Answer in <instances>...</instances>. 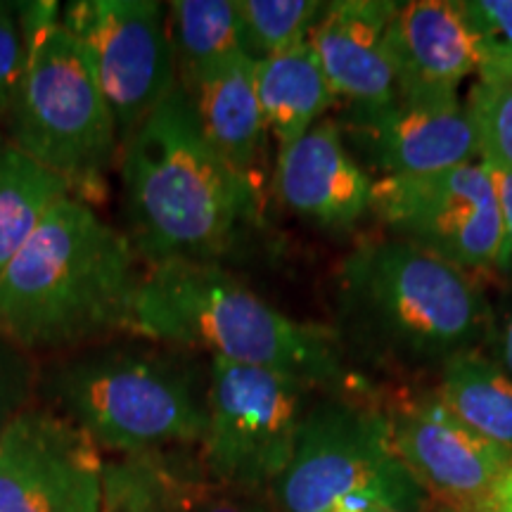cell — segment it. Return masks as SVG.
<instances>
[{"instance_id": "7402d4cb", "label": "cell", "mask_w": 512, "mask_h": 512, "mask_svg": "<svg viewBox=\"0 0 512 512\" xmlns=\"http://www.w3.org/2000/svg\"><path fill=\"white\" fill-rule=\"evenodd\" d=\"M169 34L178 81L245 55L235 0H174Z\"/></svg>"}, {"instance_id": "44dd1931", "label": "cell", "mask_w": 512, "mask_h": 512, "mask_svg": "<svg viewBox=\"0 0 512 512\" xmlns=\"http://www.w3.org/2000/svg\"><path fill=\"white\" fill-rule=\"evenodd\" d=\"M72 188L36 159L0 138V273L22 252L50 209Z\"/></svg>"}, {"instance_id": "7a4b0ae2", "label": "cell", "mask_w": 512, "mask_h": 512, "mask_svg": "<svg viewBox=\"0 0 512 512\" xmlns=\"http://www.w3.org/2000/svg\"><path fill=\"white\" fill-rule=\"evenodd\" d=\"M126 238L143 264H219L261 219L264 192L202 138L178 86L119 150Z\"/></svg>"}, {"instance_id": "d6a6232c", "label": "cell", "mask_w": 512, "mask_h": 512, "mask_svg": "<svg viewBox=\"0 0 512 512\" xmlns=\"http://www.w3.org/2000/svg\"><path fill=\"white\" fill-rule=\"evenodd\" d=\"M498 512H512V475L505 479L501 496H498Z\"/></svg>"}, {"instance_id": "8992f818", "label": "cell", "mask_w": 512, "mask_h": 512, "mask_svg": "<svg viewBox=\"0 0 512 512\" xmlns=\"http://www.w3.org/2000/svg\"><path fill=\"white\" fill-rule=\"evenodd\" d=\"M57 3H17L24 60L8 112V140L72 188L76 200L107 197V174L119 162L112 110L81 43Z\"/></svg>"}, {"instance_id": "4dcf8cb0", "label": "cell", "mask_w": 512, "mask_h": 512, "mask_svg": "<svg viewBox=\"0 0 512 512\" xmlns=\"http://www.w3.org/2000/svg\"><path fill=\"white\" fill-rule=\"evenodd\" d=\"M496 337V361L512 375V309L501 318V323H494Z\"/></svg>"}, {"instance_id": "4fadbf2b", "label": "cell", "mask_w": 512, "mask_h": 512, "mask_svg": "<svg viewBox=\"0 0 512 512\" xmlns=\"http://www.w3.org/2000/svg\"><path fill=\"white\" fill-rule=\"evenodd\" d=\"M339 131L351 155L380 178L437 174L479 157L475 128L458 95L399 93L373 112H347Z\"/></svg>"}, {"instance_id": "484cf974", "label": "cell", "mask_w": 512, "mask_h": 512, "mask_svg": "<svg viewBox=\"0 0 512 512\" xmlns=\"http://www.w3.org/2000/svg\"><path fill=\"white\" fill-rule=\"evenodd\" d=\"M38 363L0 332V415H15L34 403Z\"/></svg>"}, {"instance_id": "83f0119b", "label": "cell", "mask_w": 512, "mask_h": 512, "mask_svg": "<svg viewBox=\"0 0 512 512\" xmlns=\"http://www.w3.org/2000/svg\"><path fill=\"white\" fill-rule=\"evenodd\" d=\"M460 12L479 46L512 48V0H465Z\"/></svg>"}, {"instance_id": "277c9868", "label": "cell", "mask_w": 512, "mask_h": 512, "mask_svg": "<svg viewBox=\"0 0 512 512\" xmlns=\"http://www.w3.org/2000/svg\"><path fill=\"white\" fill-rule=\"evenodd\" d=\"M43 406L114 456L197 448L207 427L209 361L128 335L38 368Z\"/></svg>"}, {"instance_id": "603a6c76", "label": "cell", "mask_w": 512, "mask_h": 512, "mask_svg": "<svg viewBox=\"0 0 512 512\" xmlns=\"http://www.w3.org/2000/svg\"><path fill=\"white\" fill-rule=\"evenodd\" d=\"M240 15L242 53L264 62L309 38L323 10L318 0H235Z\"/></svg>"}, {"instance_id": "6da1fadb", "label": "cell", "mask_w": 512, "mask_h": 512, "mask_svg": "<svg viewBox=\"0 0 512 512\" xmlns=\"http://www.w3.org/2000/svg\"><path fill=\"white\" fill-rule=\"evenodd\" d=\"M145 271L124 230L64 197L0 273V332L34 361L133 335Z\"/></svg>"}, {"instance_id": "2e32d148", "label": "cell", "mask_w": 512, "mask_h": 512, "mask_svg": "<svg viewBox=\"0 0 512 512\" xmlns=\"http://www.w3.org/2000/svg\"><path fill=\"white\" fill-rule=\"evenodd\" d=\"M389 50L403 95H458L460 83L479 72L482 55L460 3L451 0L399 3Z\"/></svg>"}, {"instance_id": "f546056e", "label": "cell", "mask_w": 512, "mask_h": 512, "mask_svg": "<svg viewBox=\"0 0 512 512\" xmlns=\"http://www.w3.org/2000/svg\"><path fill=\"white\" fill-rule=\"evenodd\" d=\"M479 72L477 79L512 81V48L479 46Z\"/></svg>"}, {"instance_id": "1f68e13d", "label": "cell", "mask_w": 512, "mask_h": 512, "mask_svg": "<svg viewBox=\"0 0 512 512\" xmlns=\"http://www.w3.org/2000/svg\"><path fill=\"white\" fill-rule=\"evenodd\" d=\"M328 512H401V510H396L394 505L382 501V498L356 494V496L344 498V501H339L335 508H330Z\"/></svg>"}, {"instance_id": "30bf717a", "label": "cell", "mask_w": 512, "mask_h": 512, "mask_svg": "<svg viewBox=\"0 0 512 512\" xmlns=\"http://www.w3.org/2000/svg\"><path fill=\"white\" fill-rule=\"evenodd\" d=\"M91 60L119 147L176 88L169 5L157 0H74L60 12Z\"/></svg>"}, {"instance_id": "f1b7e54d", "label": "cell", "mask_w": 512, "mask_h": 512, "mask_svg": "<svg viewBox=\"0 0 512 512\" xmlns=\"http://www.w3.org/2000/svg\"><path fill=\"white\" fill-rule=\"evenodd\" d=\"M491 174H494L503 216V245L501 254H498L496 273H501L508 280H512V174L494 169H491Z\"/></svg>"}, {"instance_id": "9c48e42d", "label": "cell", "mask_w": 512, "mask_h": 512, "mask_svg": "<svg viewBox=\"0 0 512 512\" xmlns=\"http://www.w3.org/2000/svg\"><path fill=\"white\" fill-rule=\"evenodd\" d=\"M373 211L396 240L470 275L496 271L503 216L494 174L484 162L427 176L380 178Z\"/></svg>"}, {"instance_id": "8fae6325", "label": "cell", "mask_w": 512, "mask_h": 512, "mask_svg": "<svg viewBox=\"0 0 512 512\" xmlns=\"http://www.w3.org/2000/svg\"><path fill=\"white\" fill-rule=\"evenodd\" d=\"M102 467L91 434L29 403L0 437V512H100Z\"/></svg>"}, {"instance_id": "d6986e66", "label": "cell", "mask_w": 512, "mask_h": 512, "mask_svg": "<svg viewBox=\"0 0 512 512\" xmlns=\"http://www.w3.org/2000/svg\"><path fill=\"white\" fill-rule=\"evenodd\" d=\"M197 470L190 448L112 456L102 467L100 512H188Z\"/></svg>"}, {"instance_id": "5bb4252c", "label": "cell", "mask_w": 512, "mask_h": 512, "mask_svg": "<svg viewBox=\"0 0 512 512\" xmlns=\"http://www.w3.org/2000/svg\"><path fill=\"white\" fill-rule=\"evenodd\" d=\"M273 185L287 211L320 230L344 233L373 211V176L332 119H320L278 152Z\"/></svg>"}, {"instance_id": "e0dca14e", "label": "cell", "mask_w": 512, "mask_h": 512, "mask_svg": "<svg viewBox=\"0 0 512 512\" xmlns=\"http://www.w3.org/2000/svg\"><path fill=\"white\" fill-rule=\"evenodd\" d=\"M178 86L211 150L264 192L271 133L256 95V62L240 55L209 72L181 79Z\"/></svg>"}, {"instance_id": "4316f807", "label": "cell", "mask_w": 512, "mask_h": 512, "mask_svg": "<svg viewBox=\"0 0 512 512\" xmlns=\"http://www.w3.org/2000/svg\"><path fill=\"white\" fill-rule=\"evenodd\" d=\"M24 60V36L17 3L0 0V121L8 119Z\"/></svg>"}, {"instance_id": "d4e9b609", "label": "cell", "mask_w": 512, "mask_h": 512, "mask_svg": "<svg viewBox=\"0 0 512 512\" xmlns=\"http://www.w3.org/2000/svg\"><path fill=\"white\" fill-rule=\"evenodd\" d=\"M188 512H280L271 489H249L214 482L202 465L190 484Z\"/></svg>"}, {"instance_id": "836d02e7", "label": "cell", "mask_w": 512, "mask_h": 512, "mask_svg": "<svg viewBox=\"0 0 512 512\" xmlns=\"http://www.w3.org/2000/svg\"><path fill=\"white\" fill-rule=\"evenodd\" d=\"M10 418H12V415H0V437H3V432H5V427H8Z\"/></svg>"}, {"instance_id": "7c38bea8", "label": "cell", "mask_w": 512, "mask_h": 512, "mask_svg": "<svg viewBox=\"0 0 512 512\" xmlns=\"http://www.w3.org/2000/svg\"><path fill=\"white\" fill-rule=\"evenodd\" d=\"M401 463L430 503L456 512H498L512 475V453L465 425L437 392L396 403L387 411Z\"/></svg>"}, {"instance_id": "9a60e30c", "label": "cell", "mask_w": 512, "mask_h": 512, "mask_svg": "<svg viewBox=\"0 0 512 512\" xmlns=\"http://www.w3.org/2000/svg\"><path fill=\"white\" fill-rule=\"evenodd\" d=\"M396 10L394 0H335L323 5L309 31L332 93L347 102V112H373L399 93L389 50Z\"/></svg>"}, {"instance_id": "3957f363", "label": "cell", "mask_w": 512, "mask_h": 512, "mask_svg": "<svg viewBox=\"0 0 512 512\" xmlns=\"http://www.w3.org/2000/svg\"><path fill=\"white\" fill-rule=\"evenodd\" d=\"M347 347L396 373L441 370L494 335V311L470 273L396 238L356 247L337 275Z\"/></svg>"}, {"instance_id": "ba28073f", "label": "cell", "mask_w": 512, "mask_h": 512, "mask_svg": "<svg viewBox=\"0 0 512 512\" xmlns=\"http://www.w3.org/2000/svg\"><path fill=\"white\" fill-rule=\"evenodd\" d=\"M311 384L275 370L209 358L207 427L197 446L214 482L271 489L290 465Z\"/></svg>"}, {"instance_id": "ffe728a7", "label": "cell", "mask_w": 512, "mask_h": 512, "mask_svg": "<svg viewBox=\"0 0 512 512\" xmlns=\"http://www.w3.org/2000/svg\"><path fill=\"white\" fill-rule=\"evenodd\" d=\"M437 394L470 430L512 453V375L501 363L479 351L451 358Z\"/></svg>"}, {"instance_id": "ac0fdd59", "label": "cell", "mask_w": 512, "mask_h": 512, "mask_svg": "<svg viewBox=\"0 0 512 512\" xmlns=\"http://www.w3.org/2000/svg\"><path fill=\"white\" fill-rule=\"evenodd\" d=\"M256 95L278 152L325 119L335 102L316 50L306 41L285 53L256 62Z\"/></svg>"}, {"instance_id": "52a82bcc", "label": "cell", "mask_w": 512, "mask_h": 512, "mask_svg": "<svg viewBox=\"0 0 512 512\" xmlns=\"http://www.w3.org/2000/svg\"><path fill=\"white\" fill-rule=\"evenodd\" d=\"M280 512H328L363 494L401 512H425V489L401 463L387 411L351 399L309 406L290 465L271 486Z\"/></svg>"}, {"instance_id": "5b68a950", "label": "cell", "mask_w": 512, "mask_h": 512, "mask_svg": "<svg viewBox=\"0 0 512 512\" xmlns=\"http://www.w3.org/2000/svg\"><path fill=\"white\" fill-rule=\"evenodd\" d=\"M133 335L235 366L275 370L313 389L347 380L335 332L285 316L221 264L171 261L147 268Z\"/></svg>"}, {"instance_id": "cb8c5ba5", "label": "cell", "mask_w": 512, "mask_h": 512, "mask_svg": "<svg viewBox=\"0 0 512 512\" xmlns=\"http://www.w3.org/2000/svg\"><path fill=\"white\" fill-rule=\"evenodd\" d=\"M479 162L512 174V81L477 79L467 95Z\"/></svg>"}]
</instances>
